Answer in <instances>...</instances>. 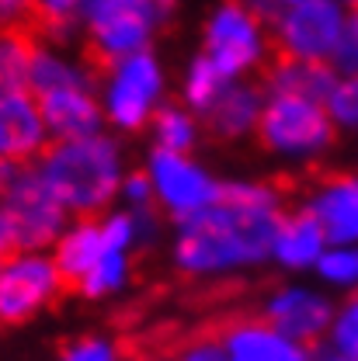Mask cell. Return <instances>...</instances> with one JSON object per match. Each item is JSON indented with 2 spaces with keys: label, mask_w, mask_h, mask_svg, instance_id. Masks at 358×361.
<instances>
[{
  "label": "cell",
  "mask_w": 358,
  "mask_h": 361,
  "mask_svg": "<svg viewBox=\"0 0 358 361\" xmlns=\"http://www.w3.org/2000/svg\"><path fill=\"white\" fill-rule=\"evenodd\" d=\"M42 122L52 129L56 139H80V135H94L101 126V108L90 97L84 84H59V87H45L32 94Z\"/></svg>",
  "instance_id": "cell-13"
},
{
  "label": "cell",
  "mask_w": 358,
  "mask_h": 361,
  "mask_svg": "<svg viewBox=\"0 0 358 361\" xmlns=\"http://www.w3.org/2000/svg\"><path fill=\"white\" fill-rule=\"evenodd\" d=\"M330 337H334V348H338L341 355H352V358H358V288L348 295V302H345L341 316L334 319Z\"/></svg>",
  "instance_id": "cell-22"
},
{
  "label": "cell",
  "mask_w": 358,
  "mask_h": 361,
  "mask_svg": "<svg viewBox=\"0 0 358 361\" xmlns=\"http://www.w3.org/2000/svg\"><path fill=\"white\" fill-rule=\"evenodd\" d=\"M39 52H42V42L32 32H25V28L0 32V101L28 87Z\"/></svg>",
  "instance_id": "cell-18"
},
{
  "label": "cell",
  "mask_w": 358,
  "mask_h": 361,
  "mask_svg": "<svg viewBox=\"0 0 358 361\" xmlns=\"http://www.w3.org/2000/svg\"><path fill=\"white\" fill-rule=\"evenodd\" d=\"M323 243H327V236H323V226L314 216V209L299 205V209L285 212V223H282L278 240H275V254L289 268H306V264L320 261Z\"/></svg>",
  "instance_id": "cell-17"
},
{
  "label": "cell",
  "mask_w": 358,
  "mask_h": 361,
  "mask_svg": "<svg viewBox=\"0 0 358 361\" xmlns=\"http://www.w3.org/2000/svg\"><path fill=\"white\" fill-rule=\"evenodd\" d=\"M320 361H358V358H352V355H341V351H338V355H327V358H320Z\"/></svg>",
  "instance_id": "cell-30"
},
{
  "label": "cell",
  "mask_w": 358,
  "mask_h": 361,
  "mask_svg": "<svg viewBox=\"0 0 358 361\" xmlns=\"http://www.w3.org/2000/svg\"><path fill=\"white\" fill-rule=\"evenodd\" d=\"M63 295L66 292L56 264L45 257L28 254L0 264V330L35 319L42 310H52Z\"/></svg>",
  "instance_id": "cell-5"
},
{
  "label": "cell",
  "mask_w": 358,
  "mask_h": 361,
  "mask_svg": "<svg viewBox=\"0 0 358 361\" xmlns=\"http://www.w3.org/2000/svg\"><path fill=\"white\" fill-rule=\"evenodd\" d=\"M42 174L63 209L80 216H105L119 191V153L105 135L56 139L49 135L39 153Z\"/></svg>",
  "instance_id": "cell-1"
},
{
  "label": "cell",
  "mask_w": 358,
  "mask_h": 361,
  "mask_svg": "<svg viewBox=\"0 0 358 361\" xmlns=\"http://www.w3.org/2000/svg\"><path fill=\"white\" fill-rule=\"evenodd\" d=\"M21 250H25V247H21V233H18V226L11 219L7 205L0 202V264L21 257Z\"/></svg>",
  "instance_id": "cell-28"
},
{
  "label": "cell",
  "mask_w": 358,
  "mask_h": 361,
  "mask_svg": "<svg viewBox=\"0 0 358 361\" xmlns=\"http://www.w3.org/2000/svg\"><path fill=\"white\" fill-rule=\"evenodd\" d=\"M153 129H157V149H167V153H188L191 149L195 126L178 108H160L153 115Z\"/></svg>",
  "instance_id": "cell-19"
},
{
  "label": "cell",
  "mask_w": 358,
  "mask_h": 361,
  "mask_svg": "<svg viewBox=\"0 0 358 361\" xmlns=\"http://www.w3.org/2000/svg\"><path fill=\"white\" fill-rule=\"evenodd\" d=\"M59 361H122V355H119V344L105 337H80L70 348H63Z\"/></svg>",
  "instance_id": "cell-25"
},
{
  "label": "cell",
  "mask_w": 358,
  "mask_h": 361,
  "mask_svg": "<svg viewBox=\"0 0 358 361\" xmlns=\"http://www.w3.org/2000/svg\"><path fill=\"white\" fill-rule=\"evenodd\" d=\"M316 268H320V274H323L327 281L355 285L358 281V250H330V254H320Z\"/></svg>",
  "instance_id": "cell-23"
},
{
  "label": "cell",
  "mask_w": 358,
  "mask_h": 361,
  "mask_svg": "<svg viewBox=\"0 0 358 361\" xmlns=\"http://www.w3.org/2000/svg\"><path fill=\"white\" fill-rule=\"evenodd\" d=\"M348 4H358V0H348Z\"/></svg>",
  "instance_id": "cell-33"
},
{
  "label": "cell",
  "mask_w": 358,
  "mask_h": 361,
  "mask_svg": "<svg viewBox=\"0 0 358 361\" xmlns=\"http://www.w3.org/2000/svg\"><path fill=\"white\" fill-rule=\"evenodd\" d=\"M223 77H233L240 70H247L261 49H258V25L237 7L226 4L223 11L209 21L205 28V52H202Z\"/></svg>",
  "instance_id": "cell-8"
},
{
  "label": "cell",
  "mask_w": 358,
  "mask_h": 361,
  "mask_svg": "<svg viewBox=\"0 0 358 361\" xmlns=\"http://www.w3.org/2000/svg\"><path fill=\"white\" fill-rule=\"evenodd\" d=\"M334 66L345 70V73H358V4H352V14H348V25L341 32V42L334 49Z\"/></svg>",
  "instance_id": "cell-26"
},
{
  "label": "cell",
  "mask_w": 358,
  "mask_h": 361,
  "mask_svg": "<svg viewBox=\"0 0 358 361\" xmlns=\"http://www.w3.org/2000/svg\"><path fill=\"white\" fill-rule=\"evenodd\" d=\"M178 361H229L223 351V344L213 337V334H198V337H191L184 348L178 351Z\"/></svg>",
  "instance_id": "cell-27"
},
{
  "label": "cell",
  "mask_w": 358,
  "mask_h": 361,
  "mask_svg": "<svg viewBox=\"0 0 358 361\" xmlns=\"http://www.w3.org/2000/svg\"><path fill=\"white\" fill-rule=\"evenodd\" d=\"M306 209H314L327 240H334V243L358 240V174L323 167L320 188Z\"/></svg>",
  "instance_id": "cell-12"
},
{
  "label": "cell",
  "mask_w": 358,
  "mask_h": 361,
  "mask_svg": "<svg viewBox=\"0 0 358 361\" xmlns=\"http://www.w3.org/2000/svg\"><path fill=\"white\" fill-rule=\"evenodd\" d=\"M275 330H282L285 337L316 348L320 337L327 334L330 326V302L320 299L314 292H303V288H285V292H275L271 302L261 310Z\"/></svg>",
  "instance_id": "cell-11"
},
{
  "label": "cell",
  "mask_w": 358,
  "mask_h": 361,
  "mask_svg": "<svg viewBox=\"0 0 358 361\" xmlns=\"http://www.w3.org/2000/svg\"><path fill=\"white\" fill-rule=\"evenodd\" d=\"M261 115V94L254 87H223L216 101L202 111V129L213 142H233L254 129Z\"/></svg>",
  "instance_id": "cell-16"
},
{
  "label": "cell",
  "mask_w": 358,
  "mask_h": 361,
  "mask_svg": "<svg viewBox=\"0 0 358 361\" xmlns=\"http://www.w3.org/2000/svg\"><path fill=\"white\" fill-rule=\"evenodd\" d=\"M105 250H108V247H105V219H101V216H80L77 226L59 240L56 257H52L56 274H59L66 295H80L84 278H88L90 268L101 261Z\"/></svg>",
  "instance_id": "cell-15"
},
{
  "label": "cell",
  "mask_w": 358,
  "mask_h": 361,
  "mask_svg": "<svg viewBox=\"0 0 358 361\" xmlns=\"http://www.w3.org/2000/svg\"><path fill=\"white\" fill-rule=\"evenodd\" d=\"M258 149H323L338 142V122L327 111V104H316L310 97L296 94H271L254 122Z\"/></svg>",
  "instance_id": "cell-3"
},
{
  "label": "cell",
  "mask_w": 358,
  "mask_h": 361,
  "mask_svg": "<svg viewBox=\"0 0 358 361\" xmlns=\"http://www.w3.org/2000/svg\"><path fill=\"white\" fill-rule=\"evenodd\" d=\"M327 111L341 126H358V73H352L345 84L334 87V94L327 97Z\"/></svg>",
  "instance_id": "cell-24"
},
{
  "label": "cell",
  "mask_w": 358,
  "mask_h": 361,
  "mask_svg": "<svg viewBox=\"0 0 358 361\" xmlns=\"http://www.w3.org/2000/svg\"><path fill=\"white\" fill-rule=\"evenodd\" d=\"M282 4H299V0H282Z\"/></svg>",
  "instance_id": "cell-32"
},
{
  "label": "cell",
  "mask_w": 358,
  "mask_h": 361,
  "mask_svg": "<svg viewBox=\"0 0 358 361\" xmlns=\"http://www.w3.org/2000/svg\"><path fill=\"white\" fill-rule=\"evenodd\" d=\"M45 122L32 94H11L0 101V157L14 167H28L39 160L45 146Z\"/></svg>",
  "instance_id": "cell-9"
},
{
  "label": "cell",
  "mask_w": 358,
  "mask_h": 361,
  "mask_svg": "<svg viewBox=\"0 0 358 361\" xmlns=\"http://www.w3.org/2000/svg\"><path fill=\"white\" fill-rule=\"evenodd\" d=\"M88 39L80 45L84 77L94 87H105L119 77L126 59L146 49L157 0H88Z\"/></svg>",
  "instance_id": "cell-2"
},
{
  "label": "cell",
  "mask_w": 358,
  "mask_h": 361,
  "mask_svg": "<svg viewBox=\"0 0 358 361\" xmlns=\"http://www.w3.org/2000/svg\"><path fill=\"white\" fill-rule=\"evenodd\" d=\"M14 171H18V167H14L11 160H4V157H0V195H4V188L11 184V178H14Z\"/></svg>",
  "instance_id": "cell-29"
},
{
  "label": "cell",
  "mask_w": 358,
  "mask_h": 361,
  "mask_svg": "<svg viewBox=\"0 0 358 361\" xmlns=\"http://www.w3.org/2000/svg\"><path fill=\"white\" fill-rule=\"evenodd\" d=\"M226 77L205 59V56H198L195 59V66H191V73H188V84H184V97H188V104L191 108H198V111H205L213 101H216V94L223 90Z\"/></svg>",
  "instance_id": "cell-21"
},
{
  "label": "cell",
  "mask_w": 358,
  "mask_h": 361,
  "mask_svg": "<svg viewBox=\"0 0 358 361\" xmlns=\"http://www.w3.org/2000/svg\"><path fill=\"white\" fill-rule=\"evenodd\" d=\"M153 178H157V191H160V202L184 219L188 212L209 205L216 198V184L205 178L195 164H188L184 153H167V149H157L153 157Z\"/></svg>",
  "instance_id": "cell-10"
},
{
  "label": "cell",
  "mask_w": 358,
  "mask_h": 361,
  "mask_svg": "<svg viewBox=\"0 0 358 361\" xmlns=\"http://www.w3.org/2000/svg\"><path fill=\"white\" fill-rule=\"evenodd\" d=\"M126 281V250H105L101 261L90 268V274L80 285V295L88 299H97V295H108L115 288H122Z\"/></svg>",
  "instance_id": "cell-20"
},
{
  "label": "cell",
  "mask_w": 358,
  "mask_h": 361,
  "mask_svg": "<svg viewBox=\"0 0 358 361\" xmlns=\"http://www.w3.org/2000/svg\"><path fill=\"white\" fill-rule=\"evenodd\" d=\"M143 361H171V358H143Z\"/></svg>",
  "instance_id": "cell-31"
},
{
  "label": "cell",
  "mask_w": 358,
  "mask_h": 361,
  "mask_svg": "<svg viewBox=\"0 0 358 361\" xmlns=\"http://www.w3.org/2000/svg\"><path fill=\"white\" fill-rule=\"evenodd\" d=\"M157 87H160V77H157L153 56H146V52L129 56L112 87V118L122 129H143L150 104L157 97Z\"/></svg>",
  "instance_id": "cell-14"
},
{
  "label": "cell",
  "mask_w": 358,
  "mask_h": 361,
  "mask_svg": "<svg viewBox=\"0 0 358 361\" xmlns=\"http://www.w3.org/2000/svg\"><path fill=\"white\" fill-rule=\"evenodd\" d=\"M341 32H345V21H341V7L334 0H299L282 18L278 32H271V35L296 56L330 59L341 42Z\"/></svg>",
  "instance_id": "cell-7"
},
{
  "label": "cell",
  "mask_w": 358,
  "mask_h": 361,
  "mask_svg": "<svg viewBox=\"0 0 358 361\" xmlns=\"http://www.w3.org/2000/svg\"><path fill=\"white\" fill-rule=\"evenodd\" d=\"M0 202L7 205L11 219L18 226L25 250H42V247H49V243L63 233L66 209H63V202L56 198V191L49 188L45 174L35 171L32 164L14 171V178L4 188Z\"/></svg>",
  "instance_id": "cell-4"
},
{
  "label": "cell",
  "mask_w": 358,
  "mask_h": 361,
  "mask_svg": "<svg viewBox=\"0 0 358 361\" xmlns=\"http://www.w3.org/2000/svg\"><path fill=\"white\" fill-rule=\"evenodd\" d=\"M229 361H314V348L275 330L265 313H229L205 326Z\"/></svg>",
  "instance_id": "cell-6"
}]
</instances>
